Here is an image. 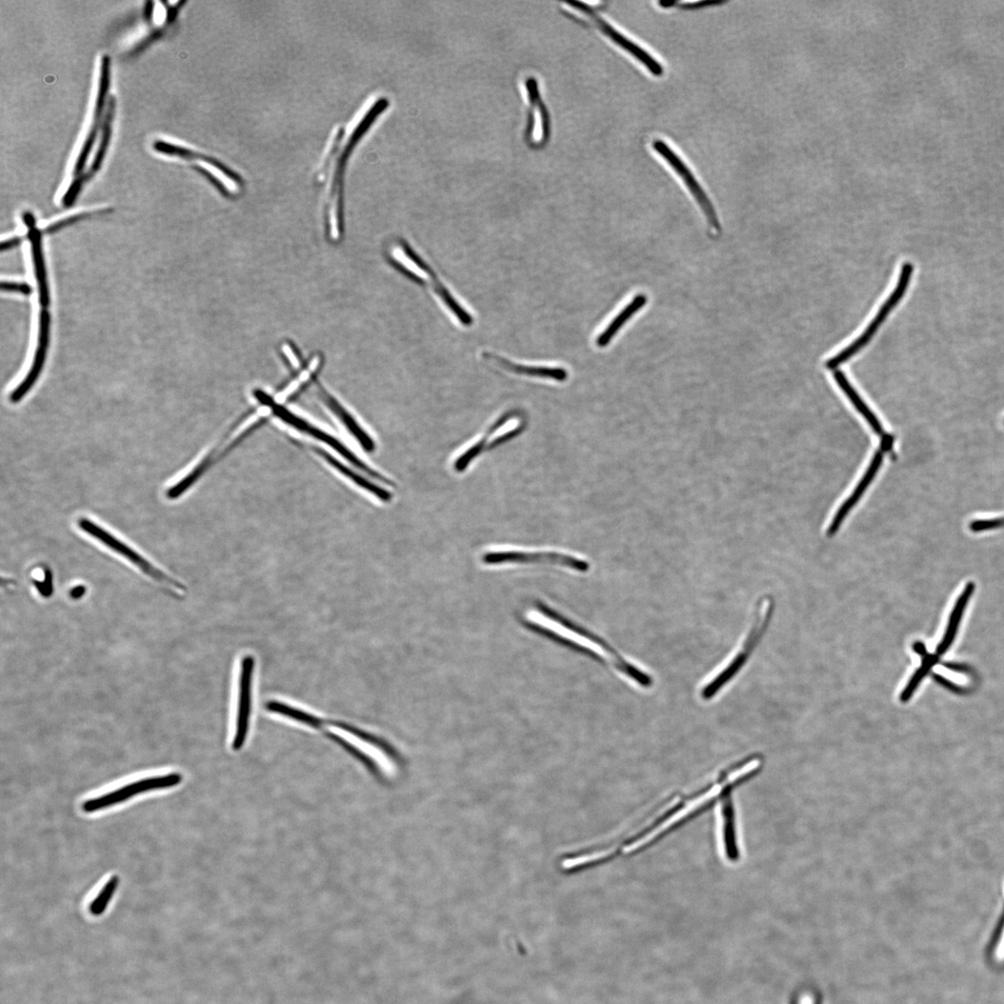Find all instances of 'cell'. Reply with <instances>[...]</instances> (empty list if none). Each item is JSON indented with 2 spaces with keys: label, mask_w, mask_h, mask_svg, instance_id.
I'll list each match as a JSON object with an SVG mask.
<instances>
[{
  "label": "cell",
  "mask_w": 1004,
  "mask_h": 1004,
  "mask_svg": "<svg viewBox=\"0 0 1004 1004\" xmlns=\"http://www.w3.org/2000/svg\"><path fill=\"white\" fill-rule=\"evenodd\" d=\"M526 618L532 625L564 641L572 649L586 653L601 664L612 666L635 681L638 686L645 689L652 687L653 679L649 673L630 664V661L622 657L604 639L592 632L570 624V622L551 613L538 610L528 611Z\"/></svg>",
  "instance_id": "obj_1"
},
{
  "label": "cell",
  "mask_w": 1004,
  "mask_h": 1004,
  "mask_svg": "<svg viewBox=\"0 0 1004 1004\" xmlns=\"http://www.w3.org/2000/svg\"><path fill=\"white\" fill-rule=\"evenodd\" d=\"M33 266L40 304L37 347L29 372L22 380V383L11 394L10 401L12 404H18L20 401L23 400L36 384L43 373L50 344L51 315L49 307L51 299L44 259H36Z\"/></svg>",
  "instance_id": "obj_2"
},
{
  "label": "cell",
  "mask_w": 1004,
  "mask_h": 1004,
  "mask_svg": "<svg viewBox=\"0 0 1004 1004\" xmlns=\"http://www.w3.org/2000/svg\"><path fill=\"white\" fill-rule=\"evenodd\" d=\"M77 526L80 530H83L92 538L98 540L100 545H103L111 552L128 561L131 566L155 581V584L167 587L171 593L185 590L183 585H180L179 582L167 575L166 572L155 567L152 562L126 545L124 541L120 540L104 528L94 523L92 520L87 517H80L77 520Z\"/></svg>",
  "instance_id": "obj_3"
},
{
  "label": "cell",
  "mask_w": 1004,
  "mask_h": 1004,
  "mask_svg": "<svg viewBox=\"0 0 1004 1004\" xmlns=\"http://www.w3.org/2000/svg\"><path fill=\"white\" fill-rule=\"evenodd\" d=\"M256 397L260 404L269 407L275 418L283 421V423H284L286 426L292 427L299 433L306 434L320 442H323V444L330 446L339 455L343 456L346 459L350 461V463L357 469L366 473L371 477L379 482H383V483H385L386 485L395 487V484L392 480L371 469L369 466L363 463V460L355 456L349 449H347V446L341 443V442H339L336 437L324 432L323 430L319 429L314 425H311L307 419L300 418L299 416L287 410L285 407L276 403V402L269 398L267 395H265V394L258 393L256 394Z\"/></svg>",
  "instance_id": "obj_4"
},
{
  "label": "cell",
  "mask_w": 1004,
  "mask_h": 1004,
  "mask_svg": "<svg viewBox=\"0 0 1004 1004\" xmlns=\"http://www.w3.org/2000/svg\"><path fill=\"white\" fill-rule=\"evenodd\" d=\"M913 270L912 264L906 263L903 265L896 289L888 297L886 303L880 308L873 323L860 337L853 341V344L827 361L826 367L829 370L833 371L837 369L869 345L880 327L885 323L888 315L897 307L903 297L905 296L911 284Z\"/></svg>",
  "instance_id": "obj_5"
},
{
  "label": "cell",
  "mask_w": 1004,
  "mask_h": 1004,
  "mask_svg": "<svg viewBox=\"0 0 1004 1004\" xmlns=\"http://www.w3.org/2000/svg\"><path fill=\"white\" fill-rule=\"evenodd\" d=\"M182 781L183 776L179 773H170L163 776L147 777L131 783V785L116 791L90 799L84 802L83 809L85 813L98 812L120 805V803L140 793L176 787L180 785Z\"/></svg>",
  "instance_id": "obj_6"
},
{
  "label": "cell",
  "mask_w": 1004,
  "mask_h": 1004,
  "mask_svg": "<svg viewBox=\"0 0 1004 1004\" xmlns=\"http://www.w3.org/2000/svg\"><path fill=\"white\" fill-rule=\"evenodd\" d=\"M254 667V657L251 655L244 656L240 665L237 714L233 740V749L235 751L244 746L249 733Z\"/></svg>",
  "instance_id": "obj_7"
},
{
  "label": "cell",
  "mask_w": 1004,
  "mask_h": 1004,
  "mask_svg": "<svg viewBox=\"0 0 1004 1004\" xmlns=\"http://www.w3.org/2000/svg\"><path fill=\"white\" fill-rule=\"evenodd\" d=\"M653 147L658 155H660L666 160L667 163L675 171V172L681 177V179L684 180V183L690 191L691 195L695 197L702 211L705 212L711 227L717 231H720L721 227L715 209L713 206L708 195L705 191H703L700 185L697 183V180L696 179L691 171L684 163L681 162V159L672 150L671 147H669L664 142V140H656V142H654L653 144Z\"/></svg>",
  "instance_id": "obj_8"
},
{
  "label": "cell",
  "mask_w": 1004,
  "mask_h": 1004,
  "mask_svg": "<svg viewBox=\"0 0 1004 1004\" xmlns=\"http://www.w3.org/2000/svg\"><path fill=\"white\" fill-rule=\"evenodd\" d=\"M526 92L529 106L526 139L534 148L545 146L550 137V116L540 98L537 79L526 80Z\"/></svg>",
  "instance_id": "obj_9"
},
{
  "label": "cell",
  "mask_w": 1004,
  "mask_h": 1004,
  "mask_svg": "<svg viewBox=\"0 0 1004 1004\" xmlns=\"http://www.w3.org/2000/svg\"><path fill=\"white\" fill-rule=\"evenodd\" d=\"M487 564L501 563H548L559 565L575 571L586 573L590 570L587 561L576 556L560 553H490L484 556Z\"/></svg>",
  "instance_id": "obj_10"
},
{
  "label": "cell",
  "mask_w": 1004,
  "mask_h": 1004,
  "mask_svg": "<svg viewBox=\"0 0 1004 1004\" xmlns=\"http://www.w3.org/2000/svg\"><path fill=\"white\" fill-rule=\"evenodd\" d=\"M567 5L573 7L578 12H584L587 16L589 15V17L593 20V22L602 33L608 36L618 46L634 56L638 60V61L644 65L654 76H659L664 74V68H662V67L651 55L631 42L630 39H628L625 36H622L619 32H618L610 25H609L604 19H602L600 16H598L590 6L584 3L578 2L569 3L567 4Z\"/></svg>",
  "instance_id": "obj_11"
},
{
  "label": "cell",
  "mask_w": 1004,
  "mask_h": 1004,
  "mask_svg": "<svg viewBox=\"0 0 1004 1004\" xmlns=\"http://www.w3.org/2000/svg\"><path fill=\"white\" fill-rule=\"evenodd\" d=\"M110 84V59L108 56H104L102 65H100V76L99 84V92L96 100V108L93 116V124L92 129L85 139L82 152H80L75 168L74 175L76 177L82 176L85 168L89 155L94 145L97 133L100 127V117H102L104 108L106 106V100L108 93Z\"/></svg>",
  "instance_id": "obj_12"
},
{
  "label": "cell",
  "mask_w": 1004,
  "mask_h": 1004,
  "mask_svg": "<svg viewBox=\"0 0 1004 1004\" xmlns=\"http://www.w3.org/2000/svg\"><path fill=\"white\" fill-rule=\"evenodd\" d=\"M400 247L403 250L405 256L411 260L421 271L426 272L433 283V288L435 293L440 297L442 301L446 305L450 311L456 316L458 323L466 327H470L474 323L473 316L458 303L454 297L450 293L449 290L442 284L437 275L433 268L421 259L414 250L409 245L406 241H401Z\"/></svg>",
  "instance_id": "obj_13"
},
{
  "label": "cell",
  "mask_w": 1004,
  "mask_h": 1004,
  "mask_svg": "<svg viewBox=\"0 0 1004 1004\" xmlns=\"http://www.w3.org/2000/svg\"><path fill=\"white\" fill-rule=\"evenodd\" d=\"M882 460H883V452L882 451L876 452L873 458L872 464H871L869 469L867 470L865 475L863 476L862 480L859 482L858 486L857 487L855 491L852 493V495L849 497V498H848V500L845 502V504H843L842 506L837 512V514H836V515H835V517H834V519L832 522V524L830 526L829 532H828L829 536H831V537L833 536L839 530L841 525L842 524L843 520L846 519V517L850 513V511L855 507V506L857 504L858 500L861 498L862 495L865 493L866 490L869 488L872 482L873 481L876 474L879 472V470H880V468L882 465Z\"/></svg>",
  "instance_id": "obj_14"
},
{
  "label": "cell",
  "mask_w": 1004,
  "mask_h": 1004,
  "mask_svg": "<svg viewBox=\"0 0 1004 1004\" xmlns=\"http://www.w3.org/2000/svg\"><path fill=\"white\" fill-rule=\"evenodd\" d=\"M320 394L325 405L338 418L340 423L345 426L348 432L351 433L359 445L367 452H373L376 449L374 440L359 426L354 416L326 391L323 390Z\"/></svg>",
  "instance_id": "obj_15"
},
{
  "label": "cell",
  "mask_w": 1004,
  "mask_h": 1004,
  "mask_svg": "<svg viewBox=\"0 0 1004 1004\" xmlns=\"http://www.w3.org/2000/svg\"><path fill=\"white\" fill-rule=\"evenodd\" d=\"M485 356L492 359L502 369L517 375H523L540 378H548L559 383H564L569 378L568 371L562 368L524 366L511 363V361L499 355L486 353Z\"/></svg>",
  "instance_id": "obj_16"
},
{
  "label": "cell",
  "mask_w": 1004,
  "mask_h": 1004,
  "mask_svg": "<svg viewBox=\"0 0 1004 1004\" xmlns=\"http://www.w3.org/2000/svg\"><path fill=\"white\" fill-rule=\"evenodd\" d=\"M313 450L318 456L323 457L331 467L336 469L339 474L346 475V477L354 482V483L361 489L367 490L381 501L390 502L392 500L393 496L388 490L371 483L370 480L361 476L345 465L339 463L338 459L323 450L319 448H314L312 450Z\"/></svg>",
  "instance_id": "obj_17"
},
{
  "label": "cell",
  "mask_w": 1004,
  "mask_h": 1004,
  "mask_svg": "<svg viewBox=\"0 0 1004 1004\" xmlns=\"http://www.w3.org/2000/svg\"><path fill=\"white\" fill-rule=\"evenodd\" d=\"M647 301L648 297L646 295H636L631 303L612 320V323L607 329L598 336L596 339L597 347L600 348L607 347L622 327H624L639 310L646 306Z\"/></svg>",
  "instance_id": "obj_18"
},
{
  "label": "cell",
  "mask_w": 1004,
  "mask_h": 1004,
  "mask_svg": "<svg viewBox=\"0 0 1004 1004\" xmlns=\"http://www.w3.org/2000/svg\"><path fill=\"white\" fill-rule=\"evenodd\" d=\"M721 786L714 787L709 793H707L705 795H702V796L698 797L697 799H696L695 801H693L690 803V805H689L686 809L681 810L680 812H678L677 814L673 816L670 819L665 821L664 823V825H660L658 828H657L656 830L651 832L646 837L639 840V841H636V842L633 843V845L625 849L624 852L625 853L633 852V851L638 849L639 848L647 845L648 842H649L654 838H656L657 836L661 834V833H664L665 831L668 830L670 827H672L673 825H675V823L680 821L682 817H686L690 813H692L694 810H696L697 809L705 805V803L706 801H709L713 797H715V795H717L719 793V792L721 791Z\"/></svg>",
  "instance_id": "obj_19"
},
{
  "label": "cell",
  "mask_w": 1004,
  "mask_h": 1004,
  "mask_svg": "<svg viewBox=\"0 0 1004 1004\" xmlns=\"http://www.w3.org/2000/svg\"><path fill=\"white\" fill-rule=\"evenodd\" d=\"M974 590H975L974 585L969 584L966 587L965 591L962 592V594H960V596L957 600L956 605L954 607V610H953L952 616H951V618L949 620L946 634L944 635V637H943V639H942V641H941V642H940V644L937 648L936 652H937L938 656H941L944 653H946L949 650V649L951 648V646L952 645V642L954 641L955 636L957 634V631H958L959 625H960V622L961 620L962 615H963V613H965V610H966V608L968 604V602H969V600H970V598L973 594Z\"/></svg>",
  "instance_id": "obj_20"
},
{
  "label": "cell",
  "mask_w": 1004,
  "mask_h": 1004,
  "mask_svg": "<svg viewBox=\"0 0 1004 1004\" xmlns=\"http://www.w3.org/2000/svg\"><path fill=\"white\" fill-rule=\"evenodd\" d=\"M833 376L839 387L850 399L852 404L856 407L857 411L865 418L874 433L879 435L882 434L883 428L881 426V424L880 423V420L865 403V401L860 398L859 394L849 383V380L848 379L846 375L841 371H837L833 373Z\"/></svg>",
  "instance_id": "obj_21"
},
{
  "label": "cell",
  "mask_w": 1004,
  "mask_h": 1004,
  "mask_svg": "<svg viewBox=\"0 0 1004 1004\" xmlns=\"http://www.w3.org/2000/svg\"><path fill=\"white\" fill-rule=\"evenodd\" d=\"M266 709L271 713L283 715L297 722H299V724H303L315 729H323V727L326 725L325 720L303 710L290 706L283 702L271 700L267 703Z\"/></svg>",
  "instance_id": "obj_22"
},
{
  "label": "cell",
  "mask_w": 1004,
  "mask_h": 1004,
  "mask_svg": "<svg viewBox=\"0 0 1004 1004\" xmlns=\"http://www.w3.org/2000/svg\"><path fill=\"white\" fill-rule=\"evenodd\" d=\"M514 412H513V411L507 412V413L502 415L498 420H496V423L493 424L492 426H490V429L487 431L486 436L482 437L481 440L478 442V443L472 446V448H470L468 450H466L464 453V455H461L456 460V463L454 465L455 470L458 473L465 472L466 470V468L472 463L473 459H474L476 457H478L481 454V452L483 451L487 448L486 444H487L489 437L490 435H492L495 432H497L499 428L504 426L507 423V421H509L514 417Z\"/></svg>",
  "instance_id": "obj_23"
},
{
  "label": "cell",
  "mask_w": 1004,
  "mask_h": 1004,
  "mask_svg": "<svg viewBox=\"0 0 1004 1004\" xmlns=\"http://www.w3.org/2000/svg\"><path fill=\"white\" fill-rule=\"evenodd\" d=\"M914 650L922 657V664L909 681L907 687L904 689L900 696L902 702H908L911 699L920 686V681L927 676L936 661L935 657L928 653L925 645L921 644V642H916V644H914Z\"/></svg>",
  "instance_id": "obj_24"
},
{
  "label": "cell",
  "mask_w": 1004,
  "mask_h": 1004,
  "mask_svg": "<svg viewBox=\"0 0 1004 1004\" xmlns=\"http://www.w3.org/2000/svg\"><path fill=\"white\" fill-rule=\"evenodd\" d=\"M987 956L992 965L1004 968V901L999 919L987 945Z\"/></svg>",
  "instance_id": "obj_25"
},
{
  "label": "cell",
  "mask_w": 1004,
  "mask_h": 1004,
  "mask_svg": "<svg viewBox=\"0 0 1004 1004\" xmlns=\"http://www.w3.org/2000/svg\"><path fill=\"white\" fill-rule=\"evenodd\" d=\"M115 108H116V100H115L114 96H111L109 98L108 108V111H107L106 117H105V120H104V124H103V127H102V137H100V142L99 149H98V151L95 155V157L93 159V163L92 164L91 171H89V173L92 176L95 172H97L100 170V166H102V164H103V160L106 156V154H107L109 143H110L111 133H112V124H113L114 114H115Z\"/></svg>",
  "instance_id": "obj_26"
},
{
  "label": "cell",
  "mask_w": 1004,
  "mask_h": 1004,
  "mask_svg": "<svg viewBox=\"0 0 1004 1004\" xmlns=\"http://www.w3.org/2000/svg\"><path fill=\"white\" fill-rule=\"evenodd\" d=\"M118 883L119 878L114 875L108 880L104 888L100 889L89 907V911L93 916L102 915L107 911L108 904L117 889Z\"/></svg>",
  "instance_id": "obj_27"
},
{
  "label": "cell",
  "mask_w": 1004,
  "mask_h": 1004,
  "mask_svg": "<svg viewBox=\"0 0 1004 1004\" xmlns=\"http://www.w3.org/2000/svg\"><path fill=\"white\" fill-rule=\"evenodd\" d=\"M153 147L158 153H162V154H165V155H175V156L182 157V158H186V159H200V160H203V162H206L207 163H209L211 165L212 160H213V158H211L209 156L207 157L206 155L197 154V153L191 151L187 148L163 142V140H155V142L153 145Z\"/></svg>",
  "instance_id": "obj_28"
},
{
  "label": "cell",
  "mask_w": 1004,
  "mask_h": 1004,
  "mask_svg": "<svg viewBox=\"0 0 1004 1004\" xmlns=\"http://www.w3.org/2000/svg\"><path fill=\"white\" fill-rule=\"evenodd\" d=\"M1004 528V514L996 516H981L973 518L968 524V529L973 533H982L997 530Z\"/></svg>",
  "instance_id": "obj_29"
},
{
  "label": "cell",
  "mask_w": 1004,
  "mask_h": 1004,
  "mask_svg": "<svg viewBox=\"0 0 1004 1004\" xmlns=\"http://www.w3.org/2000/svg\"><path fill=\"white\" fill-rule=\"evenodd\" d=\"M91 174L84 173L82 176L76 177L70 185L69 189L67 191L63 197V204L65 207H70L74 204L80 191H82L84 185L91 179Z\"/></svg>",
  "instance_id": "obj_30"
},
{
  "label": "cell",
  "mask_w": 1004,
  "mask_h": 1004,
  "mask_svg": "<svg viewBox=\"0 0 1004 1004\" xmlns=\"http://www.w3.org/2000/svg\"><path fill=\"white\" fill-rule=\"evenodd\" d=\"M108 211H110V210L109 211L104 210V211H100L85 212V213L76 214L75 216L64 219L62 220H59V222L50 226L46 229V233L52 234V233L58 232L60 229H63L67 227L72 226L75 223L80 222V220L88 219L92 215H95V214H99V213H107Z\"/></svg>",
  "instance_id": "obj_31"
},
{
  "label": "cell",
  "mask_w": 1004,
  "mask_h": 1004,
  "mask_svg": "<svg viewBox=\"0 0 1004 1004\" xmlns=\"http://www.w3.org/2000/svg\"><path fill=\"white\" fill-rule=\"evenodd\" d=\"M2 289H3L4 291L13 292V293H18V294H22V295H27V296L30 295L32 293V288L27 283H7V281H4V283L2 285Z\"/></svg>",
  "instance_id": "obj_32"
},
{
  "label": "cell",
  "mask_w": 1004,
  "mask_h": 1004,
  "mask_svg": "<svg viewBox=\"0 0 1004 1004\" xmlns=\"http://www.w3.org/2000/svg\"><path fill=\"white\" fill-rule=\"evenodd\" d=\"M521 432H522V428L519 427V428H516L513 431L508 432L507 434H506L504 435H501L500 437L495 439L492 442V443L488 448V450H493V449H495V448H497L500 445H504V444L507 443L508 441L516 437Z\"/></svg>",
  "instance_id": "obj_33"
},
{
  "label": "cell",
  "mask_w": 1004,
  "mask_h": 1004,
  "mask_svg": "<svg viewBox=\"0 0 1004 1004\" xmlns=\"http://www.w3.org/2000/svg\"><path fill=\"white\" fill-rule=\"evenodd\" d=\"M21 243H22V237H19V236L12 237L9 240H6V241H4V243L2 245V251H10V250L17 247Z\"/></svg>",
  "instance_id": "obj_34"
},
{
  "label": "cell",
  "mask_w": 1004,
  "mask_h": 1004,
  "mask_svg": "<svg viewBox=\"0 0 1004 1004\" xmlns=\"http://www.w3.org/2000/svg\"><path fill=\"white\" fill-rule=\"evenodd\" d=\"M283 350H284L285 355H287V357L291 361V363L292 364V366L294 368H299V365H300L299 360L297 357V355H295V353L293 352L292 348L290 347L288 345H286V346H284Z\"/></svg>",
  "instance_id": "obj_35"
},
{
  "label": "cell",
  "mask_w": 1004,
  "mask_h": 1004,
  "mask_svg": "<svg viewBox=\"0 0 1004 1004\" xmlns=\"http://www.w3.org/2000/svg\"><path fill=\"white\" fill-rule=\"evenodd\" d=\"M893 446H894V437L889 435V434H886L885 436H883V438L881 440V450H882V452L891 451L892 449H893Z\"/></svg>",
  "instance_id": "obj_36"
},
{
  "label": "cell",
  "mask_w": 1004,
  "mask_h": 1004,
  "mask_svg": "<svg viewBox=\"0 0 1004 1004\" xmlns=\"http://www.w3.org/2000/svg\"><path fill=\"white\" fill-rule=\"evenodd\" d=\"M153 11H154V3H152V2L147 3L146 9H145V17L147 20V21H150V20L152 19Z\"/></svg>",
  "instance_id": "obj_37"
}]
</instances>
